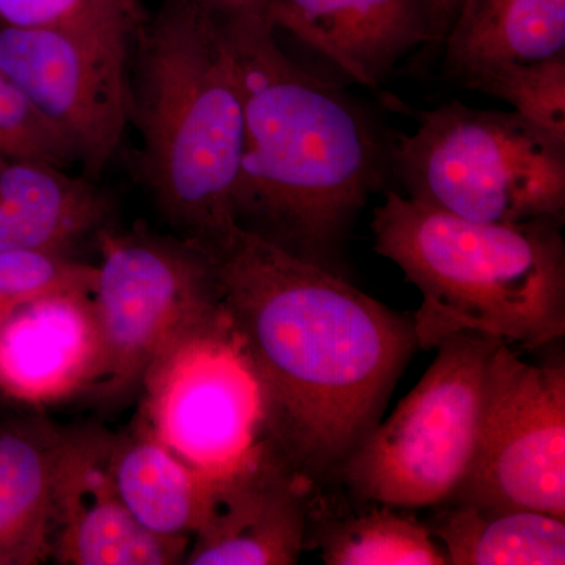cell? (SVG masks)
<instances>
[{"label":"cell","mask_w":565,"mask_h":565,"mask_svg":"<svg viewBox=\"0 0 565 565\" xmlns=\"http://www.w3.org/2000/svg\"><path fill=\"white\" fill-rule=\"evenodd\" d=\"M266 13L275 29L367 88L433 41L429 0H267Z\"/></svg>","instance_id":"cell-14"},{"label":"cell","mask_w":565,"mask_h":565,"mask_svg":"<svg viewBox=\"0 0 565 565\" xmlns=\"http://www.w3.org/2000/svg\"><path fill=\"white\" fill-rule=\"evenodd\" d=\"M445 68L463 85L511 62L565 52V0H462L445 36Z\"/></svg>","instance_id":"cell-18"},{"label":"cell","mask_w":565,"mask_h":565,"mask_svg":"<svg viewBox=\"0 0 565 565\" xmlns=\"http://www.w3.org/2000/svg\"><path fill=\"white\" fill-rule=\"evenodd\" d=\"M111 433L99 426L65 429L52 493L50 559L62 565L184 563L189 541L150 533L115 489Z\"/></svg>","instance_id":"cell-12"},{"label":"cell","mask_w":565,"mask_h":565,"mask_svg":"<svg viewBox=\"0 0 565 565\" xmlns=\"http://www.w3.org/2000/svg\"><path fill=\"white\" fill-rule=\"evenodd\" d=\"M226 0H161L132 40L139 170L163 218L192 241L234 225L244 102ZM237 7V6H236Z\"/></svg>","instance_id":"cell-3"},{"label":"cell","mask_w":565,"mask_h":565,"mask_svg":"<svg viewBox=\"0 0 565 565\" xmlns=\"http://www.w3.org/2000/svg\"><path fill=\"white\" fill-rule=\"evenodd\" d=\"M370 503V501H367ZM332 515L311 500L307 544L327 565H448L444 548L412 511L381 503Z\"/></svg>","instance_id":"cell-20"},{"label":"cell","mask_w":565,"mask_h":565,"mask_svg":"<svg viewBox=\"0 0 565 565\" xmlns=\"http://www.w3.org/2000/svg\"><path fill=\"white\" fill-rule=\"evenodd\" d=\"M120 3L125 13L128 14L129 20H131L134 28H139L141 21L147 17V11L143 9V2L141 0H117Z\"/></svg>","instance_id":"cell-26"},{"label":"cell","mask_w":565,"mask_h":565,"mask_svg":"<svg viewBox=\"0 0 565 565\" xmlns=\"http://www.w3.org/2000/svg\"><path fill=\"white\" fill-rule=\"evenodd\" d=\"M0 156L51 163L68 170L79 163L76 148L0 70Z\"/></svg>","instance_id":"cell-23"},{"label":"cell","mask_w":565,"mask_h":565,"mask_svg":"<svg viewBox=\"0 0 565 565\" xmlns=\"http://www.w3.org/2000/svg\"><path fill=\"white\" fill-rule=\"evenodd\" d=\"M131 58L57 29L0 28V70L71 140L96 180L131 117Z\"/></svg>","instance_id":"cell-10"},{"label":"cell","mask_w":565,"mask_h":565,"mask_svg":"<svg viewBox=\"0 0 565 565\" xmlns=\"http://www.w3.org/2000/svg\"><path fill=\"white\" fill-rule=\"evenodd\" d=\"M559 218L476 222L390 191L375 207L374 252L422 292L412 315L424 351L457 333L522 349L565 333V243Z\"/></svg>","instance_id":"cell-4"},{"label":"cell","mask_w":565,"mask_h":565,"mask_svg":"<svg viewBox=\"0 0 565 565\" xmlns=\"http://www.w3.org/2000/svg\"><path fill=\"white\" fill-rule=\"evenodd\" d=\"M500 340L457 333L418 385L349 457L340 484L360 501L416 511L448 503L473 465Z\"/></svg>","instance_id":"cell-6"},{"label":"cell","mask_w":565,"mask_h":565,"mask_svg":"<svg viewBox=\"0 0 565 565\" xmlns=\"http://www.w3.org/2000/svg\"><path fill=\"white\" fill-rule=\"evenodd\" d=\"M315 487L259 440L241 462L206 476L188 565H292L307 548Z\"/></svg>","instance_id":"cell-11"},{"label":"cell","mask_w":565,"mask_h":565,"mask_svg":"<svg viewBox=\"0 0 565 565\" xmlns=\"http://www.w3.org/2000/svg\"><path fill=\"white\" fill-rule=\"evenodd\" d=\"M115 489L136 522L161 537L191 542L202 514L206 476L182 460L137 419L111 434Z\"/></svg>","instance_id":"cell-17"},{"label":"cell","mask_w":565,"mask_h":565,"mask_svg":"<svg viewBox=\"0 0 565 565\" xmlns=\"http://www.w3.org/2000/svg\"><path fill=\"white\" fill-rule=\"evenodd\" d=\"M92 300L102 334L95 396L140 390L148 367L180 334L222 310L210 258L199 244L150 230H99Z\"/></svg>","instance_id":"cell-7"},{"label":"cell","mask_w":565,"mask_h":565,"mask_svg":"<svg viewBox=\"0 0 565 565\" xmlns=\"http://www.w3.org/2000/svg\"><path fill=\"white\" fill-rule=\"evenodd\" d=\"M390 169L408 199L467 221H564L565 145L512 110L455 99L422 111L390 145Z\"/></svg>","instance_id":"cell-5"},{"label":"cell","mask_w":565,"mask_h":565,"mask_svg":"<svg viewBox=\"0 0 565 565\" xmlns=\"http://www.w3.org/2000/svg\"><path fill=\"white\" fill-rule=\"evenodd\" d=\"M95 280V266L66 253H0V313L47 294H92Z\"/></svg>","instance_id":"cell-24"},{"label":"cell","mask_w":565,"mask_h":565,"mask_svg":"<svg viewBox=\"0 0 565 565\" xmlns=\"http://www.w3.org/2000/svg\"><path fill=\"white\" fill-rule=\"evenodd\" d=\"M232 6L244 7V9L267 10V0H226Z\"/></svg>","instance_id":"cell-27"},{"label":"cell","mask_w":565,"mask_h":565,"mask_svg":"<svg viewBox=\"0 0 565 565\" xmlns=\"http://www.w3.org/2000/svg\"><path fill=\"white\" fill-rule=\"evenodd\" d=\"M102 367L92 294H47L0 313V392L14 403L36 407L92 393Z\"/></svg>","instance_id":"cell-13"},{"label":"cell","mask_w":565,"mask_h":565,"mask_svg":"<svg viewBox=\"0 0 565 565\" xmlns=\"http://www.w3.org/2000/svg\"><path fill=\"white\" fill-rule=\"evenodd\" d=\"M462 0H429L433 41H444L456 20Z\"/></svg>","instance_id":"cell-25"},{"label":"cell","mask_w":565,"mask_h":565,"mask_svg":"<svg viewBox=\"0 0 565 565\" xmlns=\"http://www.w3.org/2000/svg\"><path fill=\"white\" fill-rule=\"evenodd\" d=\"M193 243L250 367L262 440L315 490L340 481L419 349L414 318L236 223Z\"/></svg>","instance_id":"cell-1"},{"label":"cell","mask_w":565,"mask_h":565,"mask_svg":"<svg viewBox=\"0 0 565 565\" xmlns=\"http://www.w3.org/2000/svg\"><path fill=\"white\" fill-rule=\"evenodd\" d=\"M448 503L565 520L564 362L534 366L503 341L497 345L473 465Z\"/></svg>","instance_id":"cell-9"},{"label":"cell","mask_w":565,"mask_h":565,"mask_svg":"<svg viewBox=\"0 0 565 565\" xmlns=\"http://www.w3.org/2000/svg\"><path fill=\"white\" fill-rule=\"evenodd\" d=\"M427 527L448 565H563L565 520L530 509L437 505Z\"/></svg>","instance_id":"cell-19"},{"label":"cell","mask_w":565,"mask_h":565,"mask_svg":"<svg viewBox=\"0 0 565 565\" xmlns=\"http://www.w3.org/2000/svg\"><path fill=\"white\" fill-rule=\"evenodd\" d=\"M228 32L244 102L234 222L344 277L353 225L392 170L390 147L351 96L281 50L266 11L230 7Z\"/></svg>","instance_id":"cell-2"},{"label":"cell","mask_w":565,"mask_h":565,"mask_svg":"<svg viewBox=\"0 0 565 565\" xmlns=\"http://www.w3.org/2000/svg\"><path fill=\"white\" fill-rule=\"evenodd\" d=\"M139 422L204 476L262 440L258 392L225 311L196 323L148 367Z\"/></svg>","instance_id":"cell-8"},{"label":"cell","mask_w":565,"mask_h":565,"mask_svg":"<svg viewBox=\"0 0 565 565\" xmlns=\"http://www.w3.org/2000/svg\"><path fill=\"white\" fill-rule=\"evenodd\" d=\"M462 87L511 106L527 125L565 145V52L481 71Z\"/></svg>","instance_id":"cell-21"},{"label":"cell","mask_w":565,"mask_h":565,"mask_svg":"<svg viewBox=\"0 0 565 565\" xmlns=\"http://www.w3.org/2000/svg\"><path fill=\"white\" fill-rule=\"evenodd\" d=\"M110 206L92 180L0 156V253H66L103 230Z\"/></svg>","instance_id":"cell-16"},{"label":"cell","mask_w":565,"mask_h":565,"mask_svg":"<svg viewBox=\"0 0 565 565\" xmlns=\"http://www.w3.org/2000/svg\"><path fill=\"white\" fill-rule=\"evenodd\" d=\"M0 20L17 28L57 29L131 58L136 28L117 0H0Z\"/></svg>","instance_id":"cell-22"},{"label":"cell","mask_w":565,"mask_h":565,"mask_svg":"<svg viewBox=\"0 0 565 565\" xmlns=\"http://www.w3.org/2000/svg\"><path fill=\"white\" fill-rule=\"evenodd\" d=\"M65 427L32 411L0 412V565L50 559L51 509Z\"/></svg>","instance_id":"cell-15"}]
</instances>
